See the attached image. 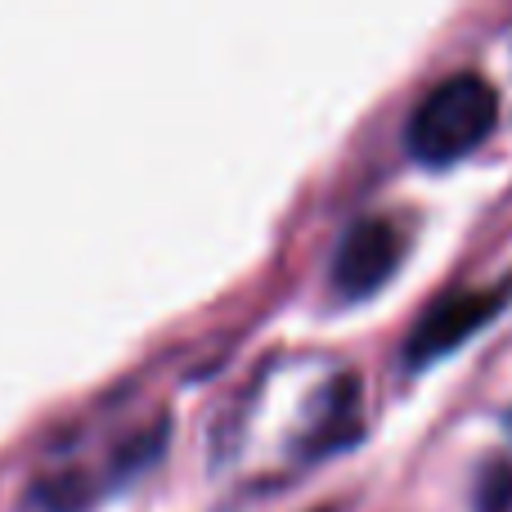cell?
I'll use <instances>...</instances> for the list:
<instances>
[{"label":"cell","instance_id":"cell-1","mask_svg":"<svg viewBox=\"0 0 512 512\" xmlns=\"http://www.w3.org/2000/svg\"><path fill=\"white\" fill-rule=\"evenodd\" d=\"M499 122V95L481 72H459L441 81L409 117L405 144L423 167H450L477 153Z\"/></svg>","mask_w":512,"mask_h":512},{"label":"cell","instance_id":"cell-2","mask_svg":"<svg viewBox=\"0 0 512 512\" xmlns=\"http://www.w3.org/2000/svg\"><path fill=\"white\" fill-rule=\"evenodd\" d=\"M508 301H512V283H499V288H463V292L441 297L436 306H427L414 337L405 342V364L427 369V364L445 360L463 342H472L481 328L495 324L508 310Z\"/></svg>","mask_w":512,"mask_h":512},{"label":"cell","instance_id":"cell-3","mask_svg":"<svg viewBox=\"0 0 512 512\" xmlns=\"http://www.w3.org/2000/svg\"><path fill=\"white\" fill-rule=\"evenodd\" d=\"M400 256H405V239H400V230L391 221H382V216L355 221L337 243V261H333L337 292L351 301L378 292L400 270Z\"/></svg>","mask_w":512,"mask_h":512},{"label":"cell","instance_id":"cell-4","mask_svg":"<svg viewBox=\"0 0 512 512\" xmlns=\"http://www.w3.org/2000/svg\"><path fill=\"white\" fill-rule=\"evenodd\" d=\"M508 495H512V477H508L504 463H495L490 481L481 486V508H486V512H504L508 508Z\"/></svg>","mask_w":512,"mask_h":512},{"label":"cell","instance_id":"cell-5","mask_svg":"<svg viewBox=\"0 0 512 512\" xmlns=\"http://www.w3.org/2000/svg\"><path fill=\"white\" fill-rule=\"evenodd\" d=\"M319 512H324V508H319Z\"/></svg>","mask_w":512,"mask_h":512}]
</instances>
